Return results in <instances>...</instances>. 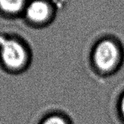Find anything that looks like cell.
I'll use <instances>...</instances> for the list:
<instances>
[{
	"mask_svg": "<svg viewBox=\"0 0 124 124\" xmlns=\"http://www.w3.org/2000/svg\"><path fill=\"white\" fill-rule=\"evenodd\" d=\"M90 61L93 69L101 76L115 74L123 61V50L120 42L112 37L101 39L92 49Z\"/></svg>",
	"mask_w": 124,
	"mask_h": 124,
	"instance_id": "cell-1",
	"label": "cell"
},
{
	"mask_svg": "<svg viewBox=\"0 0 124 124\" xmlns=\"http://www.w3.org/2000/svg\"><path fill=\"white\" fill-rule=\"evenodd\" d=\"M31 61L28 46L20 38L0 35V63L9 73L18 74L28 69Z\"/></svg>",
	"mask_w": 124,
	"mask_h": 124,
	"instance_id": "cell-2",
	"label": "cell"
},
{
	"mask_svg": "<svg viewBox=\"0 0 124 124\" xmlns=\"http://www.w3.org/2000/svg\"><path fill=\"white\" fill-rule=\"evenodd\" d=\"M56 8L50 0H29L22 17L34 28H43L54 21Z\"/></svg>",
	"mask_w": 124,
	"mask_h": 124,
	"instance_id": "cell-3",
	"label": "cell"
},
{
	"mask_svg": "<svg viewBox=\"0 0 124 124\" xmlns=\"http://www.w3.org/2000/svg\"><path fill=\"white\" fill-rule=\"evenodd\" d=\"M29 0H0V13L5 17H22Z\"/></svg>",
	"mask_w": 124,
	"mask_h": 124,
	"instance_id": "cell-4",
	"label": "cell"
},
{
	"mask_svg": "<svg viewBox=\"0 0 124 124\" xmlns=\"http://www.w3.org/2000/svg\"><path fill=\"white\" fill-rule=\"evenodd\" d=\"M39 124H71V122L64 115L52 113L42 119Z\"/></svg>",
	"mask_w": 124,
	"mask_h": 124,
	"instance_id": "cell-5",
	"label": "cell"
},
{
	"mask_svg": "<svg viewBox=\"0 0 124 124\" xmlns=\"http://www.w3.org/2000/svg\"><path fill=\"white\" fill-rule=\"evenodd\" d=\"M119 113L123 121L124 122V92L123 93L119 101Z\"/></svg>",
	"mask_w": 124,
	"mask_h": 124,
	"instance_id": "cell-6",
	"label": "cell"
}]
</instances>
